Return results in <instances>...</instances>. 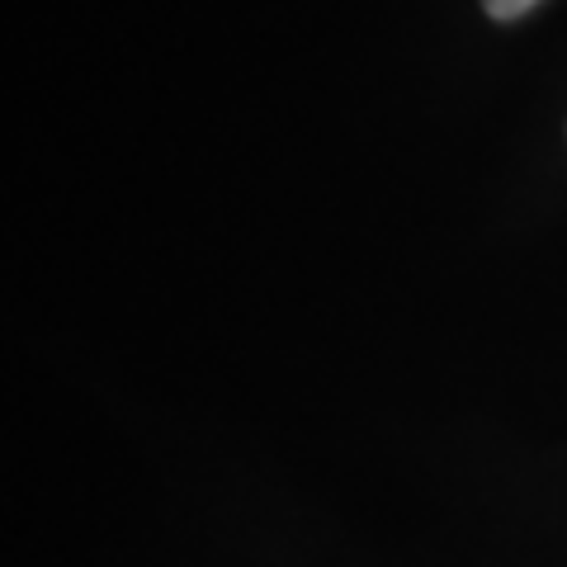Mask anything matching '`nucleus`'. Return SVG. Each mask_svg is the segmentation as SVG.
<instances>
[{"label": "nucleus", "instance_id": "1", "mask_svg": "<svg viewBox=\"0 0 567 567\" xmlns=\"http://www.w3.org/2000/svg\"><path fill=\"white\" fill-rule=\"evenodd\" d=\"M492 20H516V14H525L529 6H539V0H483Z\"/></svg>", "mask_w": 567, "mask_h": 567}]
</instances>
